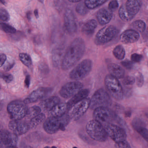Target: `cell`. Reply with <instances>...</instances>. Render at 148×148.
<instances>
[{
  "label": "cell",
  "instance_id": "obj_6",
  "mask_svg": "<svg viewBox=\"0 0 148 148\" xmlns=\"http://www.w3.org/2000/svg\"><path fill=\"white\" fill-rule=\"evenodd\" d=\"M86 128L87 134L93 140L103 142L108 138V135L103 125L95 119L89 121Z\"/></svg>",
  "mask_w": 148,
  "mask_h": 148
},
{
  "label": "cell",
  "instance_id": "obj_32",
  "mask_svg": "<svg viewBox=\"0 0 148 148\" xmlns=\"http://www.w3.org/2000/svg\"><path fill=\"white\" fill-rule=\"evenodd\" d=\"M0 29L7 33L14 34L16 32L14 27L5 23H0Z\"/></svg>",
  "mask_w": 148,
  "mask_h": 148
},
{
  "label": "cell",
  "instance_id": "obj_37",
  "mask_svg": "<svg viewBox=\"0 0 148 148\" xmlns=\"http://www.w3.org/2000/svg\"><path fill=\"white\" fill-rule=\"evenodd\" d=\"M0 77L3 79V80L6 83H11L13 79V76L11 74L5 73L2 72H0Z\"/></svg>",
  "mask_w": 148,
  "mask_h": 148
},
{
  "label": "cell",
  "instance_id": "obj_51",
  "mask_svg": "<svg viewBox=\"0 0 148 148\" xmlns=\"http://www.w3.org/2000/svg\"><path fill=\"white\" fill-rule=\"evenodd\" d=\"M25 148H33V147H31V146H26V147H25Z\"/></svg>",
  "mask_w": 148,
  "mask_h": 148
},
{
  "label": "cell",
  "instance_id": "obj_27",
  "mask_svg": "<svg viewBox=\"0 0 148 148\" xmlns=\"http://www.w3.org/2000/svg\"><path fill=\"white\" fill-rule=\"evenodd\" d=\"M45 119V116L43 113H40L38 116L31 119L29 125L30 129H34L37 127Z\"/></svg>",
  "mask_w": 148,
  "mask_h": 148
},
{
  "label": "cell",
  "instance_id": "obj_38",
  "mask_svg": "<svg viewBox=\"0 0 148 148\" xmlns=\"http://www.w3.org/2000/svg\"><path fill=\"white\" fill-rule=\"evenodd\" d=\"M119 3L116 0H113L110 1L108 5V9L112 12H114L118 8Z\"/></svg>",
  "mask_w": 148,
  "mask_h": 148
},
{
  "label": "cell",
  "instance_id": "obj_45",
  "mask_svg": "<svg viewBox=\"0 0 148 148\" xmlns=\"http://www.w3.org/2000/svg\"><path fill=\"white\" fill-rule=\"evenodd\" d=\"M30 83H31V77H30V75H28L26 76L25 79V86L27 88H29Z\"/></svg>",
  "mask_w": 148,
  "mask_h": 148
},
{
  "label": "cell",
  "instance_id": "obj_41",
  "mask_svg": "<svg viewBox=\"0 0 148 148\" xmlns=\"http://www.w3.org/2000/svg\"><path fill=\"white\" fill-rule=\"evenodd\" d=\"M115 146L116 148H131L130 145L126 140L116 143Z\"/></svg>",
  "mask_w": 148,
  "mask_h": 148
},
{
  "label": "cell",
  "instance_id": "obj_52",
  "mask_svg": "<svg viewBox=\"0 0 148 148\" xmlns=\"http://www.w3.org/2000/svg\"><path fill=\"white\" fill-rule=\"evenodd\" d=\"M6 148H15L14 147H8Z\"/></svg>",
  "mask_w": 148,
  "mask_h": 148
},
{
  "label": "cell",
  "instance_id": "obj_55",
  "mask_svg": "<svg viewBox=\"0 0 148 148\" xmlns=\"http://www.w3.org/2000/svg\"><path fill=\"white\" fill-rule=\"evenodd\" d=\"M73 148H77V147H73Z\"/></svg>",
  "mask_w": 148,
  "mask_h": 148
},
{
  "label": "cell",
  "instance_id": "obj_44",
  "mask_svg": "<svg viewBox=\"0 0 148 148\" xmlns=\"http://www.w3.org/2000/svg\"><path fill=\"white\" fill-rule=\"evenodd\" d=\"M7 56L4 53H0V67L3 66L7 59Z\"/></svg>",
  "mask_w": 148,
  "mask_h": 148
},
{
  "label": "cell",
  "instance_id": "obj_53",
  "mask_svg": "<svg viewBox=\"0 0 148 148\" xmlns=\"http://www.w3.org/2000/svg\"><path fill=\"white\" fill-rule=\"evenodd\" d=\"M51 148H57V147L55 146H53V147H51Z\"/></svg>",
  "mask_w": 148,
  "mask_h": 148
},
{
  "label": "cell",
  "instance_id": "obj_19",
  "mask_svg": "<svg viewBox=\"0 0 148 148\" xmlns=\"http://www.w3.org/2000/svg\"><path fill=\"white\" fill-rule=\"evenodd\" d=\"M90 91L88 89H82L72 97L71 99L66 103L68 107V110L75 104L85 99L88 97Z\"/></svg>",
  "mask_w": 148,
  "mask_h": 148
},
{
  "label": "cell",
  "instance_id": "obj_49",
  "mask_svg": "<svg viewBox=\"0 0 148 148\" xmlns=\"http://www.w3.org/2000/svg\"><path fill=\"white\" fill-rule=\"evenodd\" d=\"M3 103L0 100V110L2 109V107H3Z\"/></svg>",
  "mask_w": 148,
  "mask_h": 148
},
{
  "label": "cell",
  "instance_id": "obj_46",
  "mask_svg": "<svg viewBox=\"0 0 148 148\" xmlns=\"http://www.w3.org/2000/svg\"><path fill=\"white\" fill-rule=\"evenodd\" d=\"M31 15H32V12L30 11L27 12V17L28 19V20L30 21L31 20Z\"/></svg>",
  "mask_w": 148,
  "mask_h": 148
},
{
  "label": "cell",
  "instance_id": "obj_23",
  "mask_svg": "<svg viewBox=\"0 0 148 148\" xmlns=\"http://www.w3.org/2000/svg\"><path fill=\"white\" fill-rule=\"evenodd\" d=\"M97 27V22L94 19L90 20L85 23L82 27V32L87 36H90L93 34Z\"/></svg>",
  "mask_w": 148,
  "mask_h": 148
},
{
  "label": "cell",
  "instance_id": "obj_34",
  "mask_svg": "<svg viewBox=\"0 0 148 148\" xmlns=\"http://www.w3.org/2000/svg\"><path fill=\"white\" fill-rule=\"evenodd\" d=\"M15 64V61L12 58L8 59L7 58L3 66V68L4 71H10Z\"/></svg>",
  "mask_w": 148,
  "mask_h": 148
},
{
  "label": "cell",
  "instance_id": "obj_16",
  "mask_svg": "<svg viewBox=\"0 0 148 148\" xmlns=\"http://www.w3.org/2000/svg\"><path fill=\"white\" fill-rule=\"evenodd\" d=\"M9 129L16 136L26 133L29 129V124L21 120H12L8 124Z\"/></svg>",
  "mask_w": 148,
  "mask_h": 148
},
{
  "label": "cell",
  "instance_id": "obj_25",
  "mask_svg": "<svg viewBox=\"0 0 148 148\" xmlns=\"http://www.w3.org/2000/svg\"><path fill=\"white\" fill-rule=\"evenodd\" d=\"M106 0H99V1H90V0H86L84 1V4L86 6L88 9L92 10L95 9L103 5L106 2H107Z\"/></svg>",
  "mask_w": 148,
  "mask_h": 148
},
{
  "label": "cell",
  "instance_id": "obj_7",
  "mask_svg": "<svg viewBox=\"0 0 148 148\" xmlns=\"http://www.w3.org/2000/svg\"><path fill=\"white\" fill-rule=\"evenodd\" d=\"M28 108L24 101L15 100L10 102L7 111L12 120H21L26 116Z\"/></svg>",
  "mask_w": 148,
  "mask_h": 148
},
{
  "label": "cell",
  "instance_id": "obj_28",
  "mask_svg": "<svg viewBox=\"0 0 148 148\" xmlns=\"http://www.w3.org/2000/svg\"><path fill=\"white\" fill-rule=\"evenodd\" d=\"M41 111V109L40 107L34 106L28 109L25 117H27L28 119H32L34 117L40 114Z\"/></svg>",
  "mask_w": 148,
  "mask_h": 148
},
{
  "label": "cell",
  "instance_id": "obj_31",
  "mask_svg": "<svg viewBox=\"0 0 148 148\" xmlns=\"http://www.w3.org/2000/svg\"><path fill=\"white\" fill-rule=\"evenodd\" d=\"M76 11L79 15L84 16L88 13L89 9L86 6L84 2L81 1L76 6Z\"/></svg>",
  "mask_w": 148,
  "mask_h": 148
},
{
  "label": "cell",
  "instance_id": "obj_2",
  "mask_svg": "<svg viewBox=\"0 0 148 148\" xmlns=\"http://www.w3.org/2000/svg\"><path fill=\"white\" fill-rule=\"evenodd\" d=\"M142 2L139 0H128L119 10V18L123 21H131L140 11Z\"/></svg>",
  "mask_w": 148,
  "mask_h": 148
},
{
  "label": "cell",
  "instance_id": "obj_17",
  "mask_svg": "<svg viewBox=\"0 0 148 148\" xmlns=\"http://www.w3.org/2000/svg\"><path fill=\"white\" fill-rule=\"evenodd\" d=\"M140 35L136 31L132 29H128L123 32L120 36V41L124 44H132L139 40Z\"/></svg>",
  "mask_w": 148,
  "mask_h": 148
},
{
  "label": "cell",
  "instance_id": "obj_29",
  "mask_svg": "<svg viewBox=\"0 0 148 148\" xmlns=\"http://www.w3.org/2000/svg\"><path fill=\"white\" fill-rule=\"evenodd\" d=\"M131 26L133 28L132 29L138 32H143L146 28L145 23L142 20L135 21L132 23Z\"/></svg>",
  "mask_w": 148,
  "mask_h": 148
},
{
  "label": "cell",
  "instance_id": "obj_39",
  "mask_svg": "<svg viewBox=\"0 0 148 148\" xmlns=\"http://www.w3.org/2000/svg\"><path fill=\"white\" fill-rule=\"evenodd\" d=\"M137 85L138 87H142L144 83V78L142 73H139L136 77Z\"/></svg>",
  "mask_w": 148,
  "mask_h": 148
},
{
  "label": "cell",
  "instance_id": "obj_10",
  "mask_svg": "<svg viewBox=\"0 0 148 148\" xmlns=\"http://www.w3.org/2000/svg\"><path fill=\"white\" fill-rule=\"evenodd\" d=\"M90 101V99L86 98L72 106L68 113L70 119L77 120L81 118L89 108Z\"/></svg>",
  "mask_w": 148,
  "mask_h": 148
},
{
  "label": "cell",
  "instance_id": "obj_12",
  "mask_svg": "<svg viewBox=\"0 0 148 148\" xmlns=\"http://www.w3.org/2000/svg\"><path fill=\"white\" fill-rule=\"evenodd\" d=\"M83 86V84L78 81L68 82L61 87L59 92L60 95L64 98H69L82 90Z\"/></svg>",
  "mask_w": 148,
  "mask_h": 148
},
{
  "label": "cell",
  "instance_id": "obj_20",
  "mask_svg": "<svg viewBox=\"0 0 148 148\" xmlns=\"http://www.w3.org/2000/svg\"><path fill=\"white\" fill-rule=\"evenodd\" d=\"M107 69L110 75L116 78L122 79L124 77L125 70L119 65L115 63H110L107 66Z\"/></svg>",
  "mask_w": 148,
  "mask_h": 148
},
{
  "label": "cell",
  "instance_id": "obj_18",
  "mask_svg": "<svg viewBox=\"0 0 148 148\" xmlns=\"http://www.w3.org/2000/svg\"><path fill=\"white\" fill-rule=\"evenodd\" d=\"M97 18L101 25H104L110 23L113 17V13L108 9L102 8L99 9L97 14Z\"/></svg>",
  "mask_w": 148,
  "mask_h": 148
},
{
  "label": "cell",
  "instance_id": "obj_5",
  "mask_svg": "<svg viewBox=\"0 0 148 148\" xmlns=\"http://www.w3.org/2000/svg\"><path fill=\"white\" fill-rule=\"evenodd\" d=\"M119 33V30L115 26H106L97 33L94 42L97 45H105L115 38Z\"/></svg>",
  "mask_w": 148,
  "mask_h": 148
},
{
  "label": "cell",
  "instance_id": "obj_3",
  "mask_svg": "<svg viewBox=\"0 0 148 148\" xmlns=\"http://www.w3.org/2000/svg\"><path fill=\"white\" fill-rule=\"evenodd\" d=\"M104 85L107 92L114 99L118 101L123 99V90L118 79L110 74H107L105 78Z\"/></svg>",
  "mask_w": 148,
  "mask_h": 148
},
{
  "label": "cell",
  "instance_id": "obj_43",
  "mask_svg": "<svg viewBox=\"0 0 148 148\" xmlns=\"http://www.w3.org/2000/svg\"><path fill=\"white\" fill-rule=\"evenodd\" d=\"M132 60L133 62L135 63H138L140 62L142 60L143 58V56L140 54H138V53H133L131 55Z\"/></svg>",
  "mask_w": 148,
  "mask_h": 148
},
{
  "label": "cell",
  "instance_id": "obj_48",
  "mask_svg": "<svg viewBox=\"0 0 148 148\" xmlns=\"http://www.w3.org/2000/svg\"><path fill=\"white\" fill-rule=\"evenodd\" d=\"M69 2H71V3H79V2H81L82 1H79V0H72V1H71V0H69Z\"/></svg>",
  "mask_w": 148,
  "mask_h": 148
},
{
  "label": "cell",
  "instance_id": "obj_40",
  "mask_svg": "<svg viewBox=\"0 0 148 148\" xmlns=\"http://www.w3.org/2000/svg\"><path fill=\"white\" fill-rule=\"evenodd\" d=\"M121 64L127 70H132L134 67V64L133 62L130 60H126L122 61Z\"/></svg>",
  "mask_w": 148,
  "mask_h": 148
},
{
  "label": "cell",
  "instance_id": "obj_35",
  "mask_svg": "<svg viewBox=\"0 0 148 148\" xmlns=\"http://www.w3.org/2000/svg\"><path fill=\"white\" fill-rule=\"evenodd\" d=\"M9 13L5 8H0V21L7 22L10 20Z\"/></svg>",
  "mask_w": 148,
  "mask_h": 148
},
{
  "label": "cell",
  "instance_id": "obj_11",
  "mask_svg": "<svg viewBox=\"0 0 148 148\" xmlns=\"http://www.w3.org/2000/svg\"><path fill=\"white\" fill-rule=\"evenodd\" d=\"M103 127L108 136H110L115 143L126 140V132L121 127L114 124H110Z\"/></svg>",
  "mask_w": 148,
  "mask_h": 148
},
{
  "label": "cell",
  "instance_id": "obj_21",
  "mask_svg": "<svg viewBox=\"0 0 148 148\" xmlns=\"http://www.w3.org/2000/svg\"><path fill=\"white\" fill-rule=\"evenodd\" d=\"M68 110L67 104L59 103L49 111L51 116L60 118L64 115Z\"/></svg>",
  "mask_w": 148,
  "mask_h": 148
},
{
  "label": "cell",
  "instance_id": "obj_22",
  "mask_svg": "<svg viewBox=\"0 0 148 148\" xmlns=\"http://www.w3.org/2000/svg\"><path fill=\"white\" fill-rule=\"evenodd\" d=\"M60 103V99L56 96L50 97L41 101L40 105L44 110L50 111L53 108Z\"/></svg>",
  "mask_w": 148,
  "mask_h": 148
},
{
  "label": "cell",
  "instance_id": "obj_47",
  "mask_svg": "<svg viewBox=\"0 0 148 148\" xmlns=\"http://www.w3.org/2000/svg\"><path fill=\"white\" fill-rule=\"evenodd\" d=\"M34 14L37 18H39L38 11V9H36L34 10Z\"/></svg>",
  "mask_w": 148,
  "mask_h": 148
},
{
  "label": "cell",
  "instance_id": "obj_4",
  "mask_svg": "<svg viewBox=\"0 0 148 148\" xmlns=\"http://www.w3.org/2000/svg\"><path fill=\"white\" fill-rule=\"evenodd\" d=\"M112 103L111 98L109 93L103 88L96 91L90 99L89 108L95 110L101 107H108Z\"/></svg>",
  "mask_w": 148,
  "mask_h": 148
},
{
  "label": "cell",
  "instance_id": "obj_50",
  "mask_svg": "<svg viewBox=\"0 0 148 148\" xmlns=\"http://www.w3.org/2000/svg\"><path fill=\"white\" fill-rule=\"evenodd\" d=\"M0 2L2 3V4H4V5H5V1H0Z\"/></svg>",
  "mask_w": 148,
  "mask_h": 148
},
{
  "label": "cell",
  "instance_id": "obj_9",
  "mask_svg": "<svg viewBox=\"0 0 148 148\" xmlns=\"http://www.w3.org/2000/svg\"><path fill=\"white\" fill-rule=\"evenodd\" d=\"M93 117L103 126L113 124V122L118 120L116 114L108 107H101L94 110Z\"/></svg>",
  "mask_w": 148,
  "mask_h": 148
},
{
  "label": "cell",
  "instance_id": "obj_56",
  "mask_svg": "<svg viewBox=\"0 0 148 148\" xmlns=\"http://www.w3.org/2000/svg\"></svg>",
  "mask_w": 148,
  "mask_h": 148
},
{
  "label": "cell",
  "instance_id": "obj_33",
  "mask_svg": "<svg viewBox=\"0 0 148 148\" xmlns=\"http://www.w3.org/2000/svg\"><path fill=\"white\" fill-rule=\"evenodd\" d=\"M132 125L133 128L137 131L141 128L145 127V123H144L143 121L140 119L137 118L133 119Z\"/></svg>",
  "mask_w": 148,
  "mask_h": 148
},
{
  "label": "cell",
  "instance_id": "obj_54",
  "mask_svg": "<svg viewBox=\"0 0 148 148\" xmlns=\"http://www.w3.org/2000/svg\"><path fill=\"white\" fill-rule=\"evenodd\" d=\"M44 148H51L50 147H48V146H46V147H45Z\"/></svg>",
  "mask_w": 148,
  "mask_h": 148
},
{
  "label": "cell",
  "instance_id": "obj_24",
  "mask_svg": "<svg viewBox=\"0 0 148 148\" xmlns=\"http://www.w3.org/2000/svg\"><path fill=\"white\" fill-rule=\"evenodd\" d=\"M63 49H58L54 50L52 53V61L53 65L55 66H58L62 62L63 59Z\"/></svg>",
  "mask_w": 148,
  "mask_h": 148
},
{
  "label": "cell",
  "instance_id": "obj_1",
  "mask_svg": "<svg viewBox=\"0 0 148 148\" xmlns=\"http://www.w3.org/2000/svg\"><path fill=\"white\" fill-rule=\"evenodd\" d=\"M84 40L80 38L74 39L65 51L62 62L61 68L67 71L73 67L82 58L85 51Z\"/></svg>",
  "mask_w": 148,
  "mask_h": 148
},
{
  "label": "cell",
  "instance_id": "obj_14",
  "mask_svg": "<svg viewBox=\"0 0 148 148\" xmlns=\"http://www.w3.org/2000/svg\"><path fill=\"white\" fill-rule=\"evenodd\" d=\"M66 125L62 122L61 118L51 116L44 122L43 127L46 132L53 134L58 132L59 130H64Z\"/></svg>",
  "mask_w": 148,
  "mask_h": 148
},
{
  "label": "cell",
  "instance_id": "obj_36",
  "mask_svg": "<svg viewBox=\"0 0 148 148\" xmlns=\"http://www.w3.org/2000/svg\"><path fill=\"white\" fill-rule=\"evenodd\" d=\"M136 82V79L135 78L132 76H126L123 79V84L125 86L132 85L135 84Z\"/></svg>",
  "mask_w": 148,
  "mask_h": 148
},
{
  "label": "cell",
  "instance_id": "obj_42",
  "mask_svg": "<svg viewBox=\"0 0 148 148\" xmlns=\"http://www.w3.org/2000/svg\"><path fill=\"white\" fill-rule=\"evenodd\" d=\"M137 132H138L145 139L146 141H148V130L145 127L141 128V129H140V130H138Z\"/></svg>",
  "mask_w": 148,
  "mask_h": 148
},
{
  "label": "cell",
  "instance_id": "obj_8",
  "mask_svg": "<svg viewBox=\"0 0 148 148\" xmlns=\"http://www.w3.org/2000/svg\"><path fill=\"white\" fill-rule=\"evenodd\" d=\"M92 67L91 60H84L71 71L69 74L70 79L74 81L83 79L90 74Z\"/></svg>",
  "mask_w": 148,
  "mask_h": 148
},
{
  "label": "cell",
  "instance_id": "obj_26",
  "mask_svg": "<svg viewBox=\"0 0 148 148\" xmlns=\"http://www.w3.org/2000/svg\"><path fill=\"white\" fill-rule=\"evenodd\" d=\"M112 53L115 58L119 60H122L125 57V50L123 46L120 45L117 46L114 48Z\"/></svg>",
  "mask_w": 148,
  "mask_h": 148
},
{
  "label": "cell",
  "instance_id": "obj_15",
  "mask_svg": "<svg viewBox=\"0 0 148 148\" xmlns=\"http://www.w3.org/2000/svg\"><path fill=\"white\" fill-rule=\"evenodd\" d=\"M52 91V89L48 87H40L33 91L27 98L24 100L26 104L34 103L42 99L50 94Z\"/></svg>",
  "mask_w": 148,
  "mask_h": 148
},
{
  "label": "cell",
  "instance_id": "obj_13",
  "mask_svg": "<svg viewBox=\"0 0 148 148\" xmlns=\"http://www.w3.org/2000/svg\"><path fill=\"white\" fill-rule=\"evenodd\" d=\"M64 27L66 32L70 35H74L77 31V25L74 13L67 8L64 14Z\"/></svg>",
  "mask_w": 148,
  "mask_h": 148
},
{
  "label": "cell",
  "instance_id": "obj_30",
  "mask_svg": "<svg viewBox=\"0 0 148 148\" xmlns=\"http://www.w3.org/2000/svg\"><path fill=\"white\" fill-rule=\"evenodd\" d=\"M20 60L22 63L28 67H31L32 65V58L29 54L26 53H21L19 54Z\"/></svg>",
  "mask_w": 148,
  "mask_h": 148
}]
</instances>
